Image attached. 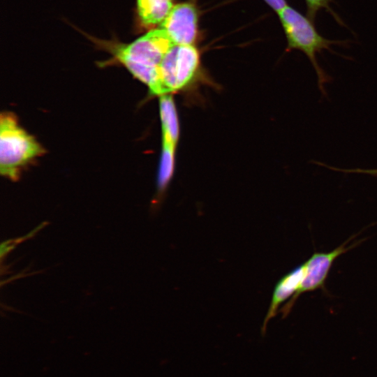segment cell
I'll use <instances>...</instances> for the list:
<instances>
[{
  "mask_svg": "<svg viewBox=\"0 0 377 377\" xmlns=\"http://www.w3.org/2000/svg\"><path fill=\"white\" fill-rule=\"evenodd\" d=\"M272 10L278 13L286 6V0H263Z\"/></svg>",
  "mask_w": 377,
  "mask_h": 377,
  "instance_id": "obj_12",
  "label": "cell"
},
{
  "mask_svg": "<svg viewBox=\"0 0 377 377\" xmlns=\"http://www.w3.org/2000/svg\"><path fill=\"white\" fill-rule=\"evenodd\" d=\"M103 45L152 95L159 96V66L175 45L163 29H151L129 43L105 41Z\"/></svg>",
  "mask_w": 377,
  "mask_h": 377,
  "instance_id": "obj_1",
  "label": "cell"
},
{
  "mask_svg": "<svg viewBox=\"0 0 377 377\" xmlns=\"http://www.w3.org/2000/svg\"><path fill=\"white\" fill-rule=\"evenodd\" d=\"M136 2L140 24L151 29L161 25L174 6L172 0H137Z\"/></svg>",
  "mask_w": 377,
  "mask_h": 377,
  "instance_id": "obj_9",
  "label": "cell"
},
{
  "mask_svg": "<svg viewBox=\"0 0 377 377\" xmlns=\"http://www.w3.org/2000/svg\"><path fill=\"white\" fill-rule=\"evenodd\" d=\"M162 150L175 152L179 137V124L172 94L159 97Z\"/></svg>",
  "mask_w": 377,
  "mask_h": 377,
  "instance_id": "obj_8",
  "label": "cell"
},
{
  "mask_svg": "<svg viewBox=\"0 0 377 377\" xmlns=\"http://www.w3.org/2000/svg\"><path fill=\"white\" fill-rule=\"evenodd\" d=\"M324 167L334 171L341 172L343 173H360V174L369 175L377 177V168L376 169H362V168L343 169V168H339L336 167L330 166L326 164H324Z\"/></svg>",
  "mask_w": 377,
  "mask_h": 377,
  "instance_id": "obj_11",
  "label": "cell"
},
{
  "mask_svg": "<svg viewBox=\"0 0 377 377\" xmlns=\"http://www.w3.org/2000/svg\"><path fill=\"white\" fill-rule=\"evenodd\" d=\"M305 272L306 263H304L284 275L277 282L264 320L263 332L266 330L267 323L277 314L279 306L297 292L304 277Z\"/></svg>",
  "mask_w": 377,
  "mask_h": 377,
  "instance_id": "obj_7",
  "label": "cell"
},
{
  "mask_svg": "<svg viewBox=\"0 0 377 377\" xmlns=\"http://www.w3.org/2000/svg\"><path fill=\"white\" fill-rule=\"evenodd\" d=\"M200 54L194 45H173L158 68L159 97L189 87L200 71Z\"/></svg>",
  "mask_w": 377,
  "mask_h": 377,
  "instance_id": "obj_4",
  "label": "cell"
},
{
  "mask_svg": "<svg viewBox=\"0 0 377 377\" xmlns=\"http://www.w3.org/2000/svg\"><path fill=\"white\" fill-rule=\"evenodd\" d=\"M287 39V50L302 52L313 67L318 78V86L322 94L326 95L325 85L331 77L321 68L317 54L324 50L333 52L334 45H346V40L327 39L316 30L314 23L297 10L286 6L277 13Z\"/></svg>",
  "mask_w": 377,
  "mask_h": 377,
  "instance_id": "obj_2",
  "label": "cell"
},
{
  "mask_svg": "<svg viewBox=\"0 0 377 377\" xmlns=\"http://www.w3.org/2000/svg\"><path fill=\"white\" fill-rule=\"evenodd\" d=\"M44 154L43 147L21 128L17 117L10 112L0 117V172L17 180L21 169Z\"/></svg>",
  "mask_w": 377,
  "mask_h": 377,
  "instance_id": "obj_3",
  "label": "cell"
},
{
  "mask_svg": "<svg viewBox=\"0 0 377 377\" xmlns=\"http://www.w3.org/2000/svg\"><path fill=\"white\" fill-rule=\"evenodd\" d=\"M307 17L313 22L321 9H325L340 24L345 26L343 22L331 8L332 0H304Z\"/></svg>",
  "mask_w": 377,
  "mask_h": 377,
  "instance_id": "obj_10",
  "label": "cell"
},
{
  "mask_svg": "<svg viewBox=\"0 0 377 377\" xmlns=\"http://www.w3.org/2000/svg\"><path fill=\"white\" fill-rule=\"evenodd\" d=\"M198 12L190 2L175 4L160 27L176 45H194L198 36Z\"/></svg>",
  "mask_w": 377,
  "mask_h": 377,
  "instance_id": "obj_6",
  "label": "cell"
},
{
  "mask_svg": "<svg viewBox=\"0 0 377 377\" xmlns=\"http://www.w3.org/2000/svg\"><path fill=\"white\" fill-rule=\"evenodd\" d=\"M355 237L356 235L351 236L342 244L330 252H315L305 262V275L300 288L280 311L283 318H285L289 314L300 295L304 293L314 291L317 289L325 290V281L334 261L339 256L353 249L362 242L361 239L355 242L352 244H348L351 239Z\"/></svg>",
  "mask_w": 377,
  "mask_h": 377,
  "instance_id": "obj_5",
  "label": "cell"
}]
</instances>
